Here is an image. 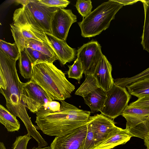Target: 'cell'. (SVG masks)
I'll return each mask as SVG.
<instances>
[{
    "mask_svg": "<svg viewBox=\"0 0 149 149\" xmlns=\"http://www.w3.org/2000/svg\"><path fill=\"white\" fill-rule=\"evenodd\" d=\"M17 60L12 59L0 49V73L5 83L1 93L6 100L7 109L15 116L18 117L25 125L29 133L38 143L43 138L32 123L21 100L22 83L19 79L16 67Z\"/></svg>",
    "mask_w": 149,
    "mask_h": 149,
    "instance_id": "obj_1",
    "label": "cell"
},
{
    "mask_svg": "<svg viewBox=\"0 0 149 149\" xmlns=\"http://www.w3.org/2000/svg\"><path fill=\"white\" fill-rule=\"evenodd\" d=\"M54 112L42 109L36 113L38 129L49 136H61L86 124L91 112L80 109L64 101Z\"/></svg>",
    "mask_w": 149,
    "mask_h": 149,
    "instance_id": "obj_2",
    "label": "cell"
},
{
    "mask_svg": "<svg viewBox=\"0 0 149 149\" xmlns=\"http://www.w3.org/2000/svg\"><path fill=\"white\" fill-rule=\"evenodd\" d=\"M31 79L41 87L52 100L61 101L70 97L75 88L66 79L65 74L52 63L34 64Z\"/></svg>",
    "mask_w": 149,
    "mask_h": 149,
    "instance_id": "obj_3",
    "label": "cell"
},
{
    "mask_svg": "<svg viewBox=\"0 0 149 149\" xmlns=\"http://www.w3.org/2000/svg\"><path fill=\"white\" fill-rule=\"evenodd\" d=\"M123 5L109 0L103 3L78 23L83 37L91 38L109 28L111 21Z\"/></svg>",
    "mask_w": 149,
    "mask_h": 149,
    "instance_id": "obj_4",
    "label": "cell"
},
{
    "mask_svg": "<svg viewBox=\"0 0 149 149\" xmlns=\"http://www.w3.org/2000/svg\"><path fill=\"white\" fill-rule=\"evenodd\" d=\"M107 92L103 105L99 111L103 115L113 120L121 115L127 106L131 95L126 88L114 83L112 88Z\"/></svg>",
    "mask_w": 149,
    "mask_h": 149,
    "instance_id": "obj_5",
    "label": "cell"
},
{
    "mask_svg": "<svg viewBox=\"0 0 149 149\" xmlns=\"http://www.w3.org/2000/svg\"><path fill=\"white\" fill-rule=\"evenodd\" d=\"M21 100L25 107L31 112L48 109L49 103L53 101L46 92L33 80L22 83Z\"/></svg>",
    "mask_w": 149,
    "mask_h": 149,
    "instance_id": "obj_6",
    "label": "cell"
},
{
    "mask_svg": "<svg viewBox=\"0 0 149 149\" xmlns=\"http://www.w3.org/2000/svg\"><path fill=\"white\" fill-rule=\"evenodd\" d=\"M75 93L84 98L85 103L94 113L99 111L103 105L107 92L99 86L93 75L89 74Z\"/></svg>",
    "mask_w": 149,
    "mask_h": 149,
    "instance_id": "obj_7",
    "label": "cell"
},
{
    "mask_svg": "<svg viewBox=\"0 0 149 149\" xmlns=\"http://www.w3.org/2000/svg\"><path fill=\"white\" fill-rule=\"evenodd\" d=\"M77 56L81 62L84 73L93 74L104 55L101 47L96 41L92 40L84 44L77 50Z\"/></svg>",
    "mask_w": 149,
    "mask_h": 149,
    "instance_id": "obj_8",
    "label": "cell"
},
{
    "mask_svg": "<svg viewBox=\"0 0 149 149\" xmlns=\"http://www.w3.org/2000/svg\"><path fill=\"white\" fill-rule=\"evenodd\" d=\"M87 132L86 124L63 136H56L51 144V149H82Z\"/></svg>",
    "mask_w": 149,
    "mask_h": 149,
    "instance_id": "obj_9",
    "label": "cell"
},
{
    "mask_svg": "<svg viewBox=\"0 0 149 149\" xmlns=\"http://www.w3.org/2000/svg\"><path fill=\"white\" fill-rule=\"evenodd\" d=\"M87 123L90 126L94 135L96 147L118 128L115 125L113 120L102 113L90 116Z\"/></svg>",
    "mask_w": 149,
    "mask_h": 149,
    "instance_id": "obj_10",
    "label": "cell"
},
{
    "mask_svg": "<svg viewBox=\"0 0 149 149\" xmlns=\"http://www.w3.org/2000/svg\"><path fill=\"white\" fill-rule=\"evenodd\" d=\"M76 15L71 10L59 8L55 13L51 24L52 34L61 40L66 41L69 29L77 22Z\"/></svg>",
    "mask_w": 149,
    "mask_h": 149,
    "instance_id": "obj_11",
    "label": "cell"
},
{
    "mask_svg": "<svg viewBox=\"0 0 149 149\" xmlns=\"http://www.w3.org/2000/svg\"><path fill=\"white\" fill-rule=\"evenodd\" d=\"M26 6L42 30L45 33L52 34V21L59 8L47 6L39 3L38 0H34Z\"/></svg>",
    "mask_w": 149,
    "mask_h": 149,
    "instance_id": "obj_12",
    "label": "cell"
},
{
    "mask_svg": "<svg viewBox=\"0 0 149 149\" xmlns=\"http://www.w3.org/2000/svg\"><path fill=\"white\" fill-rule=\"evenodd\" d=\"M13 24L15 26L30 30L48 42L45 32L35 21L26 6L16 9L13 13Z\"/></svg>",
    "mask_w": 149,
    "mask_h": 149,
    "instance_id": "obj_13",
    "label": "cell"
},
{
    "mask_svg": "<svg viewBox=\"0 0 149 149\" xmlns=\"http://www.w3.org/2000/svg\"><path fill=\"white\" fill-rule=\"evenodd\" d=\"M45 34L48 42L62 65H64L66 63L70 62L75 59L77 51L75 49L70 47L66 41L59 39L52 34L47 33Z\"/></svg>",
    "mask_w": 149,
    "mask_h": 149,
    "instance_id": "obj_14",
    "label": "cell"
},
{
    "mask_svg": "<svg viewBox=\"0 0 149 149\" xmlns=\"http://www.w3.org/2000/svg\"><path fill=\"white\" fill-rule=\"evenodd\" d=\"M112 71L111 64L103 55L93 75L100 87L106 92L112 88L114 84Z\"/></svg>",
    "mask_w": 149,
    "mask_h": 149,
    "instance_id": "obj_15",
    "label": "cell"
},
{
    "mask_svg": "<svg viewBox=\"0 0 149 149\" xmlns=\"http://www.w3.org/2000/svg\"><path fill=\"white\" fill-rule=\"evenodd\" d=\"M133 136L125 129L119 127L109 137L95 149H111L119 145L125 144Z\"/></svg>",
    "mask_w": 149,
    "mask_h": 149,
    "instance_id": "obj_16",
    "label": "cell"
},
{
    "mask_svg": "<svg viewBox=\"0 0 149 149\" xmlns=\"http://www.w3.org/2000/svg\"><path fill=\"white\" fill-rule=\"evenodd\" d=\"M11 31L15 42L17 46L19 52L24 48L25 41L28 39H35L42 42H47L33 32L28 29L16 26L10 24Z\"/></svg>",
    "mask_w": 149,
    "mask_h": 149,
    "instance_id": "obj_17",
    "label": "cell"
},
{
    "mask_svg": "<svg viewBox=\"0 0 149 149\" xmlns=\"http://www.w3.org/2000/svg\"><path fill=\"white\" fill-rule=\"evenodd\" d=\"M0 123L10 132L18 131L20 124L16 117L2 105H0Z\"/></svg>",
    "mask_w": 149,
    "mask_h": 149,
    "instance_id": "obj_18",
    "label": "cell"
},
{
    "mask_svg": "<svg viewBox=\"0 0 149 149\" xmlns=\"http://www.w3.org/2000/svg\"><path fill=\"white\" fill-rule=\"evenodd\" d=\"M126 87L131 95L138 98L149 96V78L132 83Z\"/></svg>",
    "mask_w": 149,
    "mask_h": 149,
    "instance_id": "obj_19",
    "label": "cell"
},
{
    "mask_svg": "<svg viewBox=\"0 0 149 149\" xmlns=\"http://www.w3.org/2000/svg\"><path fill=\"white\" fill-rule=\"evenodd\" d=\"M24 48L28 47L40 52L52 58L58 60L54 51L48 42L28 39L25 41Z\"/></svg>",
    "mask_w": 149,
    "mask_h": 149,
    "instance_id": "obj_20",
    "label": "cell"
},
{
    "mask_svg": "<svg viewBox=\"0 0 149 149\" xmlns=\"http://www.w3.org/2000/svg\"><path fill=\"white\" fill-rule=\"evenodd\" d=\"M19 66L22 76L24 79H31L32 75L33 64L25 48L20 52Z\"/></svg>",
    "mask_w": 149,
    "mask_h": 149,
    "instance_id": "obj_21",
    "label": "cell"
},
{
    "mask_svg": "<svg viewBox=\"0 0 149 149\" xmlns=\"http://www.w3.org/2000/svg\"><path fill=\"white\" fill-rule=\"evenodd\" d=\"M140 1L143 3L145 15L141 44L143 49L149 53V0H141Z\"/></svg>",
    "mask_w": 149,
    "mask_h": 149,
    "instance_id": "obj_22",
    "label": "cell"
},
{
    "mask_svg": "<svg viewBox=\"0 0 149 149\" xmlns=\"http://www.w3.org/2000/svg\"><path fill=\"white\" fill-rule=\"evenodd\" d=\"M0 49L10 58L17 60L19 59L20 52L15 42L12 44L1 39Z\"/></svg>",
    "mask_w": 149,
    "mask_h": 149,
    "instance_id": "obj_23",
    "label": "cell"
},
{
    "mask_svg": "<svg viewBox=\"0 0 149 149\" xmlns=\"http://www.w3.org/2000/svg\"><path fill=\"white\" fill-rule=\"evenodd\" d=\"M25 50L31 58L33 65L37 63L46 62L52 63L57 60L40 52L32 49L29 48H25Z\"/></svg>",
    "mask_w": 149,
    "mask_h": 149,
    "instance_id": "obj_24",
    "label": "cell"
},
{
    "mask_svg": "<svg viewBox=\"0 0 149 149\" xmlns=\"http://www.w3.org/2000/svg\"><path fill=\"white\" fill-rule=\"evenodd\" d=\"M68 66L69 68L68 72V77L77 80L79 83L84 73L81 62L77 58L72 65H68Z\"/></svg>",
    "mask_w": 149,
    "mask_h": 149,
    "instance_id": "obj_25",
    "label": "cell"
},
{
    "mask_svg": "<svg viewBox=\"0 0 149 149\" xmlns=\"http://www.w3.org/2000/svg\"><path fill=\"white\" fill-rule=\"evenodd\" d=\"M121 115L134 117L149 116V109L138 108L128 105L123 111Z\"/></svg>",
    "mask_w": 149,
    "mask_h": 149,
    "instance_id": "obj_26",
    "label": "cell"
},
{
    "mask_svg": "<svg viewBox=\"0 0 149 149\" xmlns=\"http://www.w3.org/2000/svg\"><path fill=\"white\" fill-rule=\"evenodd\" d=\"M75 6L79 13L84 18L86 17L92 12L93 8L90 0H78Z\"/></svg>",
    "mask_w": 149,
    "mask_h": 149,
    "instance_id": "obj_27",
    "label": "cell"
},
{
    "mask_svg": "<svg viewBox=\"0 0 149 149\" xmlns=\"http://www.w3.org/2000/svg\"><path fill=\"white\" fill-rule=\"evenodd\" d=\"M87 132L82 149H95L96 146L94 135L89 125L86 123Z\"/></svg>",
    "mask_w": 149,
    "mask_h": 149,
    "instance_id": "obj_28",
    "label": "cell"
},
{
    "mask_svg": "<svg viewBox=\"0 0 149 149\" xmlns=\"http://www.w3.org/2000/svg\"><path fill=\"white\" fill-rule=\"evenodd\" d=\"M32 138L29 133L16 137L13 144L12 149H27L28 143Z\"/></svg>",
    "mask_w": 149,
    "mask_h": 149,
    "instance_id": "obj_29",
    "label": "cell"
},
{
    "mask_svg": "<svg viewBox=\"0 0 149 149\" xmlns=\"http://www.w3.org/2000/svg\"><path fill=\"white\" fill-rule=\"evenodd\" d=\"M38 2L47 6L64 8L70 3L66 0H38Z\"/></svg>",
    "mask_w": 149,
    "mask_h": 149,
    "instance_id": "obj_30",
    "label": "cell"
},
{
    "mask_svg": "<svg viewBox=\"0 0 149 149\" xmlns=\"http://www.w3.org/2000/svg\"><path fill=\"white\" fill-rule=\"evenodd\" d=\"M129 106L149 109V96L138 98L136 101L131 103Z\"/></svg>",
    "mask_w": 149,
    "mask_h": 149,
    "instance_id": "obj_31",
    "label": "cell"
},
{
    "mask_svg": "<svg viewBox=\"0 0 149 149\" xmlns=\"http://www.w3.org/2000/svg\"><path fill=\"white\" fill-rule=\"evenodd\" d=\"M61 106L59 102L52 101L49 103L47 109L54 112L57 111L59 110Z\"/></svg>",
    "mask_w": 149,
    "mask_h": 149,
    "instance_id": "obj_32",
    "label": "cell"
},
{
    "mask_svg": "<svg viewBox=\"0 0 149 149\" xmlns=\"http://www.w3.org/2000/svg\"><path fill=\"white\" fill-rule=\"evenodd\" d=\"M112 1L117 2L125 6L127 5H132L135 3H136L140 0H112Z\"/></svg>",
    "mask_w": 149,
    "mask_h": 149,
    "instance_id": "obj_33",
    "label": "cell"
},
{
    "mask_svg": "<svg viewBox=\"0 0 149 149\" xmlns=\"http://www.w3.org/2000/svg\"><path fill=\"white\" fill-rule=\"evenodd\" d=\"M34 1V0H17L15 1L17 3L21 4L23 6H26L30 2Z\"/></svg>",
    "mask_w": 149,
    "mask_h": 149,
    "instance_id": "obj_34",
    "label": "cell"
},
{
    "mask_svg": "<svg viewBox=\"0 0 149 149\" xmlns=\"http://www.w3.org/2000/svg\"><path fill=\"white\" fill-rule=\"evenodd\" d=\"M144 145L146 147V149H149V139H146L144 140Z\"/></svg>",
    "mask_w": 149,
    "mask_h": 149,
    "instance_id": "obj_35",
    "label": "cell"
},
{
    "mask_svg": "<svg viewBox=\"0 0 149 149\" xmlns=\"http://www.w3.org/2000/svg\"><path fill=\"white\" fill-rule=\"evenodd\" d=\"M51 149L50 146L45 147H43L39 148L38 147H33V148L31 149Z\"/></svg>",
    "mask_w": 149,
    "mask_h": 149,
    "instance_id": "obj_36",
    "label": "cell"
},
{
    "mask_svg": "<svg viewBox=\"0 0 149 149\" xmlns=\"http://www.w3.org/2000/svg\"><path fill=\"white\" fill-rule=\"evenodd\" d=\"M148 71L149 72V67L148 68Z\"/></svg>",
    "mask_w": 149,
    "mask_h": 149,
    "instance_id": "obj_37",
    "label": "cell"
}]
</instances>
